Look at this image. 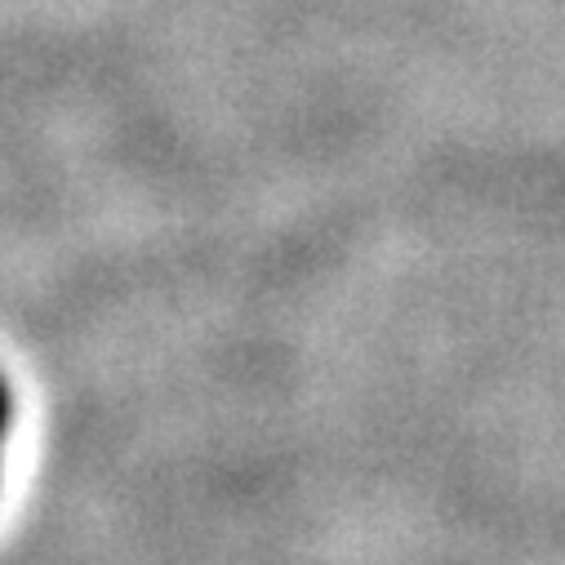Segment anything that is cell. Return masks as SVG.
Returning <instances> with one entry per match:
<instances>
[{
  "label": "cell",
  "mask_w": 565,
  "mask_h": 565,
  "mask_svg": "<svg viewBox=\"0 0 565 565\" xmlns=\"http://www.w3.org/2000/svg\"><path fill=\"white\" fill-rule=\"evenodd\" d=\"M6 428H10V392L0 383V441H6Z\"/></svg>",
  "instance_id": "1"
}]
</instances>
